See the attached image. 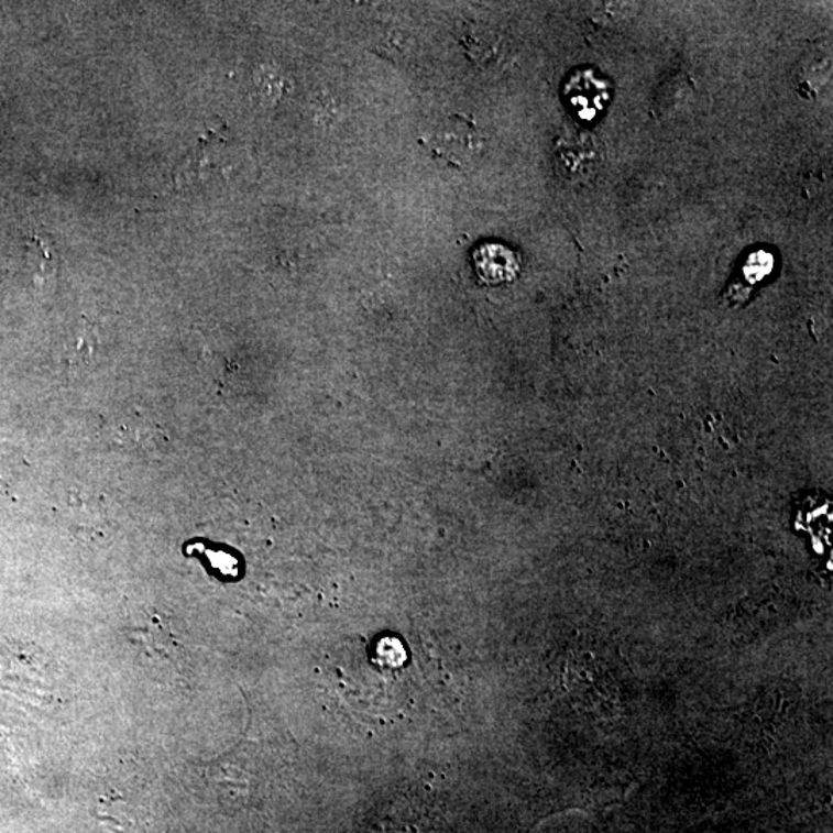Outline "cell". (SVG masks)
I'll return each instance as SVG.
<instances>
[{
  "instance_id": "obj_1",
  "label": "cell",
  "mask_w": 833,
  "mask_h": 833,
  "mask_svg": "<svg viewBox=\"0 0 833 833\" xmlns=\"http://www.w3.org/2000/svg\"><path fill=\"white\" fill-rule=\"evenodd\" d=\"M556 165L568 182L581 183L594 178L601 165L596 140L591 134L581 133L559 141Z\"/></svg>"
},
{
  "instance_id": "obj_2",
  "label": "cell",
  "mask_w": 833,
  "mask_h": 833,
  "mask_svg": "<svg viewBox=\"0 0 833 833\" xmlns=\"http://www.w3.org/2000/svg\"><path fill=\"white\" fill-rule=\"evenodd\" d=\"M568 110L581 121H593L605 109L609 101V87L596 73L581 70L574 73L563 88Z\"/></svg>"
},
{
  "instance_id": "obj_3",
  "label": "cell",
  "mask_w": 833,
  "mask_h": 833,
  "mask_svg": "<svg viewBox=\"0 0 833 833\" xmlns=\"http://www.w3.org/2000/svg\"><path fill=\"white\" fill-rule=\"evenodd\" d=\"M475 272L486 284L509 283L520 271V260L502 244H483L474 252Z\"/></svg>"
},
{
  "instance_id": "obj_4",
  "label": "cell",
  "mask_w": 833,
  "mask_h": 833,
  "mask_svg": "<svg viewBox=\"0 0 833 833\" xmlns=\"http://www.w3.org/2000/svg\"><path fill=\"white\" fill-rule=\"evenodd\" d=\"M774 268V256L767 252H756L748 256L743 267V274L748 283L761 282L764 276L770 274Z\"/></svg>"
}]
</instances>
